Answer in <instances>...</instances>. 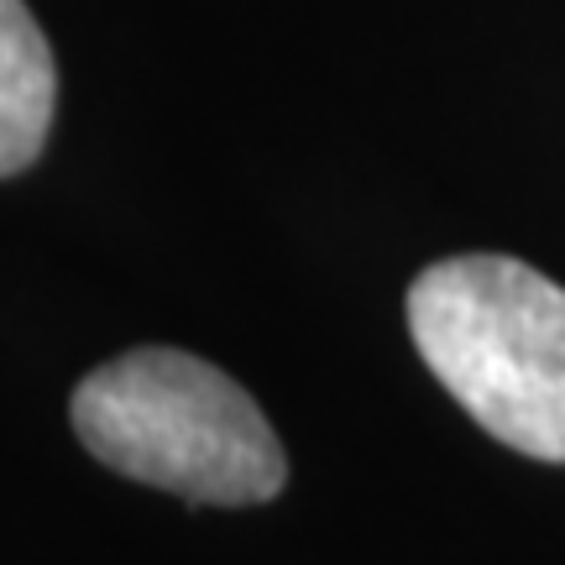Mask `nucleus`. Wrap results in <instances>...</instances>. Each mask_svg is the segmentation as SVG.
Listing matches in <instances>:
<instances>
[{"mask_svg": "<svg viewBox=\"0 0 565 565\" xmlns=\"http://www.w3.org/2000/svg\"><path fill=\"white\" fill-rule=\"evenodd\" d=\"M74 429L95 461L189 503H267L288 477L278 435L246 387L173 345L95 366L74 393Z\"/></svg>", "mask_w": 565, "mask_h": 565, "instance_id": "1", "label": "nucleus"}, {"mask_svg": "<svg viewBox=\"0 0 565 565\" xmlns=\"http://www.w3.org/2000/svg\"><path fill=\"white\" fill-rule=\"evenodd\" d=\"M424 366L492 440L565 461V288L519 257H450L408 288Z\"/></svg>", "mask_w": 565, "mask_h": 565, "instance_id": "2", "label": "nucleus"}, {"mask_svg": "<svg viewBox=\"0 0 565 565\" xmlns=\"http://www.w3.org/2000/svg\"><path fill=\"white\" fill-rule=\"evenodd\" d=\"M58 68L38 17L21 0H0V179L32 168L53 131Z\"/></svg>", "mask_w": 565, "mask_h": 565, "instance_id": "3", "label": "nucleus"}]
</instances>
